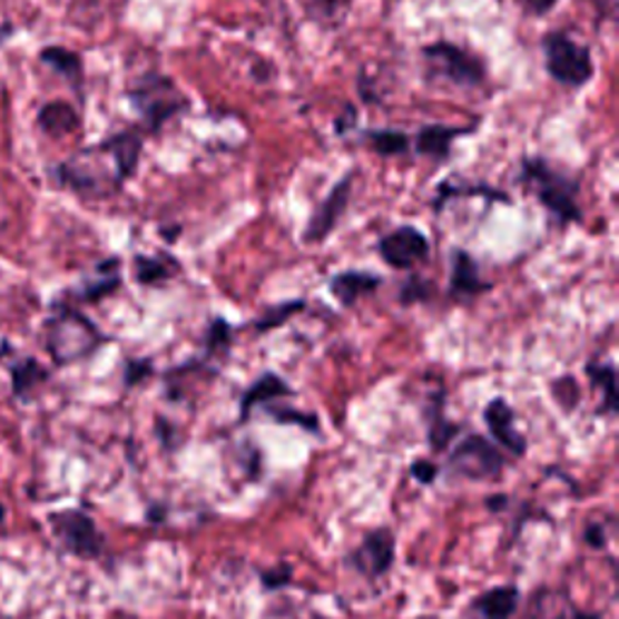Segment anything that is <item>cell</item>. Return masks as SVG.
I'll list each match as a JSON object with an SVG mask.
<instances>
[{"label": "cell", "instance_id": "obj_8", "mask_svg": "<svg viewBox=\"0 0 619 619\" xmlns=\"http://www.w3.org/2000/svg\"><path fill=\"white\" fill-rule=\"evenodd\" d=\"M397 538L390 528H373L363 534V540L344 557V567L361 576L363 581L375 583L395 567Z\"/></svg>", "mask_w": 619, "mask_h": 619}, {"label": "cell", "instance_id": "obj_37", "mask_svg": "<svg viewBox=\"0 0 619 619\" xmlns=\"http://www.w3.org/2000/svg\"><path fill=\"white\" fill-rule=\"evenodd\" d=\"M571 619H602V615H598V612H586V610L573 608V610H571Z\"/></svg>", "mask_w": 619, "mask_h": 619}, {"label": "cell", "instance_id": "obj_6", "mask_svg": "<svg viewBox=\"0 0 619 619\" xmlns=\"http://www.w3.org/2000/svg\"><path fill=\"white\" fill-rule=\"evenodd\" d=\"M547 73L557 82L567 88H583L586 82L593 78V56L581 45L564 35V32H550L542 41Z\"/></svg>", "mask_w": 619, "mask_h": 619}, {"label": "cell", "instance_id": "obj_10", "mask_svg": "<svg viewBox=\"0 0 619 619\" xmlns=\"http://www.w3.org/2000/svg\"><path fill=\"white\" fill-rule=\"evenodd\" d=\"M377 252L392 269H410V266L429 259L431 245L429 237L414 225H402L380 240Z\"/></svg>", "mask_w": 619, "mask_h": 619}, {"label": "cell", "instance_id": "obj_12", "mask_svg": "<svg viewBox=\"0 0 619 619\" xmlns=\"http://www.w3.org/2000/svg\"><path fill=\"white\" fill-rule=\"evenodd\" d=\"M484 421L499 450H505L513 458H523L528 453V439L515 429V412L503 397H494L484 406Z\"/></svg>", "mask_w": 619, "mask_h": 619}, {"label": "cell", "instance_id": "obj_18", "mask_svg": "<svg viewBox=\"0 0 619 619\" xmlns=\"http://www.w3.org/2000/svg\"><path fill=\"white\" fill-rule=\"evenodd\" d=\"M489 286L482 281L480 266L464 249L453 252V274H450V293L455 298H474L484 293Z\"/></svg>", "mask_w": 619, "mask_h": 619}, {"label": "cell", "instance_id": "obj_24", "mask_svg": "<svg viewBox=\"0 0 619 619\" xmlns=\"http://www.w3.org/2000/svg\"><path fill=\"white\" fill-rule=\"evenodd\" d=\"M179 269L177 259L167 255H138L134 259V276L140 286H155L173 278Z\"/></svg>", "mask_w": 619, "mask_h": 619}, {"label": "cell", "instance_id": "obj_25", "mask_svg": "<svg viewBox=\"0 0 619 619\" xmlns=\"http://www.w3.org/2000/svg\"><path fill=\"white\" fill-rule=\"evenodd\" d=\"M462 433V426L455 424V421H450L443 414V397L439 400V404L433 406V412L429 416V445L433 453H443L450 445L455 443L458 435Z\"/></svg>", "mask_w": 619, "mask_h": 619}, {"label": "cell", "instance_id": "obj_14", "mask_svg": "<svg viewBox=\"0 0 619 619\" xmlns=\"http://www.w3.org/2000/svg\"><path fill=\"white\" fill-rule=\"evenodd\" d=\"M284 397H293V390L286 380L276 373H262L255 383L245 390V395L240 400V424H245L257 406L274 404L276 400H284Z\"/></svg>", "mask_w": 619, "mask_h": 619}, {"label": "cell", "instance_id": "obj_29", "mask_svg": "<svg viewBox=\"0 0 619 619\" xmlns=\"http://www.w3.org/2000/svg\"><path fill=\"white\" fill-rule=\"evenodd\" d=\"M228 344H230L228 322H223V320L210 322V327L206 332V351H208V356L218 354V351H225V348H228Z\"/></svg>", "mask_w": 619, "mask_h": 619}, {"label": "cell", "instance_id": "obj_20", "mask_svg": "<svg viewBox=\"0 0 619 619\" xmlns=\"http://www.w3.org/2000/svg\"><path fill=\"white\" fill-rule=\"evenodd\" d=\"M37 124L47 136L63 138L68 134L78 131L80 117H78V111H76L73 105H68L63 100H53V102H47L45 107L39 109Z\"/></svg>", "mask_w": 619, "mask_h": 619}, {"label": "cell", "instance_id": "obj_19", "mask_svg": "<svg viewBox=\"0 0 619 619\" xmlns=\"http://www.w3.org/2000/svg\"><path fill=\"white\" fill-rule=\"evenodd\" d=\"M383 278L369 272H342L332 278L330 291L342 305H356L358 298L377 291Z\"/></svg>", "mask_w": 619, "mask_h": 619}, {"label": "cell", "instance_id": "obj_2", "mask_svg": "<svg viewBox=\"0 0 619 619\" xmlns=\"http://www.w3.org/2000/svg\"><path fill=\"white\" fill-rule=\"evenodd\" d=\"M56 177H59L63 187L86 196V199H105V196L124 187L115 160L109 158L102 144L80 150L73 158L63 160L56 167Z\"/></svg>", "mask_w": 619, "mask_h": 619}, {"label": "cell", "instance_id": "obj_32", "mask_svg": "<svg viewBox=\"0 0 619 619\" xmlns=\"http://www.w3.org/2000/svg\"><path fill=\"white\" fill-rule=\"evenodd\" d=\"M153 373V365L150 361H129L126 363V373H124V380H126V385L134 387L138 383H144V380Z\"/></svg>", "mask_w": 619, "mask_h": 619}, {"label": "cell", "instance_id": "obj_16", "mask_svg": "<svg viewBox=\"0 0 619 619\" xmlns=\"http://www.w3.org/2000/svg\"><path fill=\"white\" fill-rule=\"evenodd\" d=\"M474 129H460V126H443V124H433V126H424L416 134L414 148L419 155H426V158L433 160H445L450 155V148H453V140L470 134Z\"/></svg>", "mask_w": 619, "mask_h": 619}, {"label": "cell", "instance_id": "obj_15", "mask_svg": "<svg viewBox=\"0 0 619 619\" xmlns=\"http://www.w3.org/2000/svg\"><path fill=\"white\" fill-rule=\"evenodd\" d=\"M102 148L109 153V158L115 160L119 179H131L138 170L140 153H144V140L136 131H121L102 140Z\"/></svg>", "mask_w": 619, "mask_h": 619}, {"label": "cell", "instance_id": "obj_22", "mask_svg": "<svg viewBox=\"0 0 619 619\" xmlns=\"http://www.w3.org/2000/svg\"><path fill=\"white\" fill-rule=\"evenodd\" d=\"M39 61L49 66L53 73L66 78L73 90H82V80H86V70H82V59L66 47H45L39 51Z\"/></svg>", "mask_w": 619, "mask_h": 619}, {"label": "cell", "instance_id": "obj_35", "mask_svg": "<svg viewBox=\"0 0 619 619\" xmlns=\"http://www.w3.org/2000/svg\"><path fill=\"white\" fill-rule=\"evenodd\" d=\"M559 0H525V8L532 12V16H547Z\"/></svg>", "mask_w": 619, "mask_h": 619}, {"label": "cell", "instance_id": "obj_3", "mask_svg": "<svg viewBox=\"0 0 619 619\" xmlns=\"http://www.w3.org/2000/svg\"><path fill=\"white\" fill-rule=\"evenodd\" d=\"M520 179L532 194L538 196V202L550 210V214L561 223H576L581 220V208L576 204L579 196V185L567 175L542 160V158H528L520 165Z\"/></svg>", "mask_w": 619, "mask_h": 619}, {"label": "cell", "instance_id": "obj_39", "mask_svg": "<svg viewBox=\"0 0 619 619\" xmlns=\"http://www.w3.org/2000/svg\"><path fill=\"white\" fill-rule=\"evenodd\" d=\"M414 619H441V617H435V615H419Z\"/></svg>", "mask_w": 619, "mask_h": 619}, {"label": "cell", "instance_id": "obj_31", "mask_svg": "<svg viewBox=\"0 0 619 619\" xmlns=\"http://www.w3.org/2000/svg\"><path fill=\"white\" fill-rule=\"evenodd\" d=\"M412 476L419 482V484H424V487H431L435 480H439V474H441V468L435 464L433 460H426V458H416L412 462V468H410Z\"/></svg>", "mask_w": 619, "mask_h": 619}, {"label": "cell", "instance_id": "obj_4", "mask_svg": "<svg viewBox=\"0 0 619 619\" xmlns=\"http://www.w3.org/2000/svg\"><path fill=\"white\" fill-rule=\"evenodd\" d=\"M49 530L61 550L82 561L102 559L107 540L102 530L97 528L95 518L82 509H61L47 515Z\"/></svg>", "mask_w": 619, "mask_h": 619}, {"label": "cell", "instance_id": "obj_34", "mask_svg": "<svg viewBox=\"0 0 619 619\" xmlns=\"http://www.w3.org/2000/svg\"><path fill=\"white\" fill-rule=\"evenodd\" d=\"M583 542L593 550H602L608 544V530H605V523H588L583 530Z\"/></svg>", "mask_w": 619, "mask_h": 619}, {"label": "cell", "instance_id": "obj_7", "mask_svg": "<svg viewBox=\"0 0 619 619\" xmlns=\"http://www.w3.org/2000/svg\"><path fill=\"white\" fill-rule=\"evenodd\" d=\"M129 100L150 131H158L167 119L185 109V97L179 95L175 82L158 73L140 78L129 90Z\"/></svg>", "mask_w": 619, "mask_h": 619}, {"label": "cell", "instance_id": "obj_21", "mask_svg": "<svg viewBox=\"0 0 619 619\" xmlns=\"http://www.w3.org/2000/svg\"><path fill=\"white\" fill-rule=\"evenodd\" d=\"M49 380L47 365H41L37 358H20L10 365V385L12 397L30 400L35 392Z\"/></svg>", "mask_w": 619, "mask_h": 619}, {"label": "cell", "instance_id": "obj_33", "mask_svg": "<svg viewBox=\"0 0 619 619\" xmlns=\"http://www.w3.org/2000/svg\"><path fill=\"white\" fill-rule=\"evenodd\" d=\"M426 295H429V286H426V281L424 278H410L406 281V286L402 288V303H416V301H426Z\"/></svg>", "mask_w": 619, "mask_h": 619}, {"label": "cell", "instance_id": "obj_27", "mask_svg": "<svg viewBox=\"0 0 619 619\" xmlns=\"http://www.w3.org/2000/svg\"><path fill=\"white\" fill-rule=\"evenodd\" d=\"M305 310V303L303 301H293V303H281V305H274L266 310V313L257 320V332H269V330H276V327H284L286 322L293 317V315H298Z\"/></svg>", "mask_w": 619, "mask_h": 619}, {"label": "cell", "instance_id": "obj_36", "mask_svg": "<svg viewBox=\"0 0 619 619\" xmlns=\"http://www.w3.org/2000/svg\"><path fill=\"white\" fill-rule=\"evenodd\" d=\"M484 503H487L489 511L499 513V511L505 509V505H509V497H505V494H491V497H487Z\"/></svg>", "mask_w": 619, "mask_h": 619}, {"label": "cell", "instance_id": "obj_9", "mask_svg": "<svg viewBox=\"0 0 619 619\" xmlns=\"http://www.w3.org/2000/svg\"><path fill=\"white\" fill-rule=\"evenodd\" d=\"M424 59L431 66V73L441 76L460 88H476L487 78L484 63L450 41H435L424 47Z\"/></svg>", "mask_w": 619, "mask_h": 619}, {"label": "cell", "instance_id": "obj_28", "mask_svg": "<svg viewBox=\"0 0 619 619\" xmlns=\"http://www.w3.org/2000/svg\"><path fill=\"white\" fill-rule=\"evenodd\" d=\"M262 410L266 414H272L278 424H295V426H303L305 431L320 433V421L315 414H305L298 410H291V406H276V404H266Z\"/></svg>", "mask_w": 619, "mask_h": 619}, {"label": "cell", "instance_id": "obj_5", "mask_svg": "<svg viewBox=\"0 0 619 619\" xmlns=\"http://www.w3.org/2000/svg\"><path fill=\"white\" fill-rule=\"evenodd\" d=\"M505 458L482 433H468L450 448L448 472L468 482H494L503 474Z\"/></svg>", "mask_w": 619, "mask_h": 619}, {"label": "cell", "instance_id": "obj_13", "mask_svg": "<svg viewBox=\"0 0 619 619\" xmlns=\"http://www.w3.org/2000/svg\"><path fill=\"white\" fill-rule=\"evenodd\" d=\"M520 605V588L513 583H503L487 588L482 593H476L468 610H464V619H511L518 612Z\"/></svg>", "mask_w": 619, "mask_h": 619}, {"label": "cell", "instance_id": "obj_1", "mask_svg": "<svg viewBox=\"0 0 619 619\" xmlns=\"http://www.w3.org/2000/svg\"><path fill=\"white\" fill-rule=\"evenodd\" d=\"M107 336L100 332L90 317L80 313L78 307L66 303H53L51 315L45 322V348L53 365H73L90 358Z\"/></svg>", "mask_w": 619, "mask_h": 619}, {"label": "cell", "instance_id": "obj_11", "mask_svg": "<svg viewBox=\"0 0 619 619\" xmlns=\"http://www.w3.org/2000/svg\"><path fill=\"white\" fill-rule=\"evenodd\" d=\"M348 196H351V175L336 181L334 189L325 196V202H322L315 208V214L310 216L307 228L303 233V243L320 245L325 240V237L336 228V223H340L342 216L346 214Z\"/></svg>", "mask_w": 619, "mask_h": 619}, {"label": "cell", "instance_id": "obj_38", "mask_svg": "<svg viewBox=\"0 0 619 619\" xmlns=\"http://www.w3.org/2000/svg\"><path fill=\"white\" fill-rule=\"evenodd\" d=\"M6 515H8L6 505H3V503H0V525H3V523H6Z\"/></svg>", "mask_w": 619, "mask_h": 619}, {"label": "cell", "instance_id": "obj_30", "mask_svg": "<svg viewBox=\"0 0 619 619\" xmlns=\"http://www.w3.org/2000/svg\"><path fill=\"white\" fill-rule=\"evenodd\" d=\"M259 579H262V588L264 590H281V588L291 586L293 569L288 564H278V567H272V569L262 571Z\"/></svg>", "mask_w": 619, "mask_h": 619}, {"label": "cell", "instance_id": "obj_26", "mask_svg": "<svg viewBox=\"0 0 619 619\" xmlns=\"http://www.w3.org/2000/svg\"><path fill=\"white\" fill-rule=\"evenodd\" d=\"M365 140H371V148L380 155H387V158H392V155H402L406 153V148H410V138H406V134L392 131V129L371 131L365 136Z\"/></svg>", "mask_w": 619, "mask_h": 619}, {"label": "cell", "instance_id": "obj_17", "mask_svg": "<svg viewBox=\"0 0 619 619\" xmlns=\"http://www.w3.org/2000/svg\"><path fill=\"white\" fill-rule=\"evenodd\" d=\"M121 286V262L117 257L97 264L95 276L76 293L78 303H100Z\"/></svg>", "mask_w": 619, "mask_h": 619}, {"label": "cell", "instance_id": "obj_23", "mask_svg": "<svg viewBox=\"0 0 619 619\" xmlns=\"http://www.w3.org/2000/svg\"><path fill=\"white\" fill-rule=\"evenodd\" d=\"M586 375L590 377V385H593L600 395V414L612 416L617 412V371L612 363H588Z\"/></svg>", "mask_w": 619, "mask_h": 619}]
</instances>
